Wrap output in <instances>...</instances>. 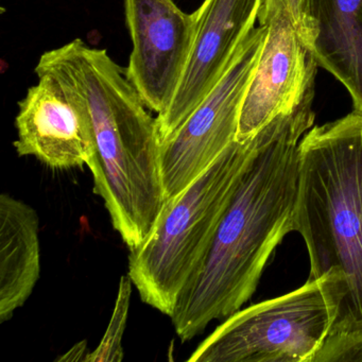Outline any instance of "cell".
<instances>
[{"label": "cell", "mask_w": 362, "mask_h": 362, "mask_svg": "<svg viewBox=\"0 0 362 362\" xmlns=\"http://www.w3.org/2000/svg\"><path fill=\"white\" fill-rule=\"evenodd\" d=\"M132 52L127 76L146 107L160 114L173 100L185 71L194 16L173 0H124Z\"/></svg>", "instance_id": "obj_9"}, {"label": "cell", "mask_w": 362, "mask_h": 362, "mask_svg": "<svg viewBox=\"0 0 362 362\" xmlns=\"http://www.w3.org/2000/svg\"><path fill=\"white\" fill-rule=\"evenodd\" d=\"M262 0H204L194 12L192 50L177 92L156 116L160 144L217 86L241 43L255 28Z\"/></svg>", "instance_id": "obj_8"}, {"label": "cell", "mask_w": 362, "mask_h": 362, "mask_svg": "<svg viewBox=\"0 0 362 362\" xmlns=\"http://www.w3.org/2000/svg\"><path fill=\"white\" fill-rule=\"evenodd\" d=\"M258 23L267 28L266 40L243 99L237 143L253 139L315 88L317 63L283 0H262Z\"/></svg>", "instance_id": "obj_7"}, {"label": "cell", "mask_w": 362, "mask_h": 362, "mask_svg": "<svg viewBox=\"0 0 362 362\" xmlns=\"http://www.w3.org/2000/svg\"><path fill=\"white\" fill-rule=\"evenodd\" d=\"M40 220L30 205L0 196V322L27 302L41 275Z\"/></svg>", "instance_id": "obj_12"}, {"label": "cell", "mask_w": 362, "mask_h": 362, "mask_svg": "<svg viewBox=\"0 0 362 362\" xmlns=\"http://www.w3.org/2000/svg\"><path fill=\"white\" fill-rule=\"evenodd\" d=\"M88 354L86 353V341H82L58 360L59 361H86Z\"/></svg>", "instance_id": "obj_15"}, {"label": "cell", "mask_w": 362, "mask_h": 362, "mask_svg": "<svg viewBox=\"0 0 362 362\" xmlns=\"http://www.w3.org/2000/svg\"><path fill=\"white\" fill-rule=\"evenodd\" d=\"M313 98L315 88L256 134L253 156L211 247L170 317L182 342L240 310L276 247L293 232L300 144L315 122Z\"/></svg>", "instance_id": "obj_1"}, {"label": "cell", "mask_w": 362, "mask_h": 362, "mask_svg": "<svg viewBox=\"0 0 362 362\" xmlns=\"http://www.w3.org/2000/svg\"><path fill=\"white\" fill-rule=\"evenodd\" d=\"M54 76L92 127L88 167L113 228L129 249L150 236L167 199L156 118L107 50L82 40L42 54L35 67Z\"/></svg>", "instance_id": "obj_2"}, {"label": "cell", "mask_w": 362, "mask_h": 362, "mask_svg": "<svg viewBox=\"0 0 362 362\" xmlns=\"http://www.w3.org/2000/svg\"><path fill=\"white\" fill-rule=\"evenodd\" d=\"M313 362H362V330L329 334Z\"/></svg>", "instance_id": "obj_14"}, {"label": "cell", "mask_w": 362, "mask_h": 362, "mask_svg": "<svg viewBox=\"0 0 362 362\" xmlns=\"http://www.w3.org/2000/svg\"><path fill=\"white\" fill-rule=\"evenodd\" d=\"M266 35L264 25L249 33L217 86L182 126L160 144L167 200L181 194L236 141L243 99Z\"/></svg>", "instance_id": "obj_6"}, {"label": "cell", "mask_w": 362, "mask_h": 362, "mask_svg": "<svg viewBox=\"0 0 362 362\" xmlns=\"http://www.w3.org/2000/svg\"><path fill=\"white\" fill-rule=\"evenodd\" d=\"M321 281L238 310L194 349L190 362H313L329 336Z\"/></svg>", "instance_id": "obj_5"}, {"label": "cell", "mask_w": 362, "mask_h": 362, "mask_svg": "<svg viewBox=\"0 0 362 362\" xmlns=\"http://www.w3.org/2000/svg\"><path fill=\"white\" fill-rule=\"evenodd\" d=\"M132 286L130 275L122 276L111 321L97 349L88 354L86 362H120L124 359L122 338L128 321Z\"/></svg>", "instance_id": "obj_13"}, {"label": "cell", "mask_w": 362, "mask_h": 362, "mask_svg": "<svg viewBox=\"0 0 362 362\" xmlns=\"http://www.w3.org/2000/svg\"><path fill=\"white\" fill-rule=\"evenodd\" d=\"M39 81L18 103L16 118L20 156H35L49 168H81L94 156L92 127L86 114L71 100L60 82L35 71Z\"/></svg>", "instance_id": "obj_10"}, {"label": "cell", "mask_w": 362, "mask_h": 362, "mask_svg": "<svg viewBox=\"0 0 362 362\" xmlns=\"http://www.w3.org/2000/svg\"><path fill=\"white\" fill-rule=\"evenodd\" d=\"M256 135L233 143L200 177L169 199L150 236L130 249L128 274L141 300L173 315L206 256L253 156Z\"/></svg>", "instance_id": "obj_4"}, {"label": "cell", "mask_w": 362, "mask_h": 362, "mask_svg": "<svg viewBox=\"0 0 362 362\" xmlns=\"http://www.w3.org/2000/svg\"><path fill=\"white\" fill-rule=\"evenodd\" d=\"M293 232L321 281L329 334L362 330V115L313 127L300 144Z\"/></svg>", "instance_id": "obj_3"}, {"label": "cell", "mask_w": 362, "mask_h": 362, "mask_svg": "<svg viewBox=\"0 0 362 362\" xmlns=\"http://www.w3.org/2000/svg\"><path fill=\"white\" fill-rule=\"evenodd\" d=\"M298 33L317 66L346 88L362 115V0H302Z\"/></svg>", "instance_id": "obj_11"}]
</instances>
